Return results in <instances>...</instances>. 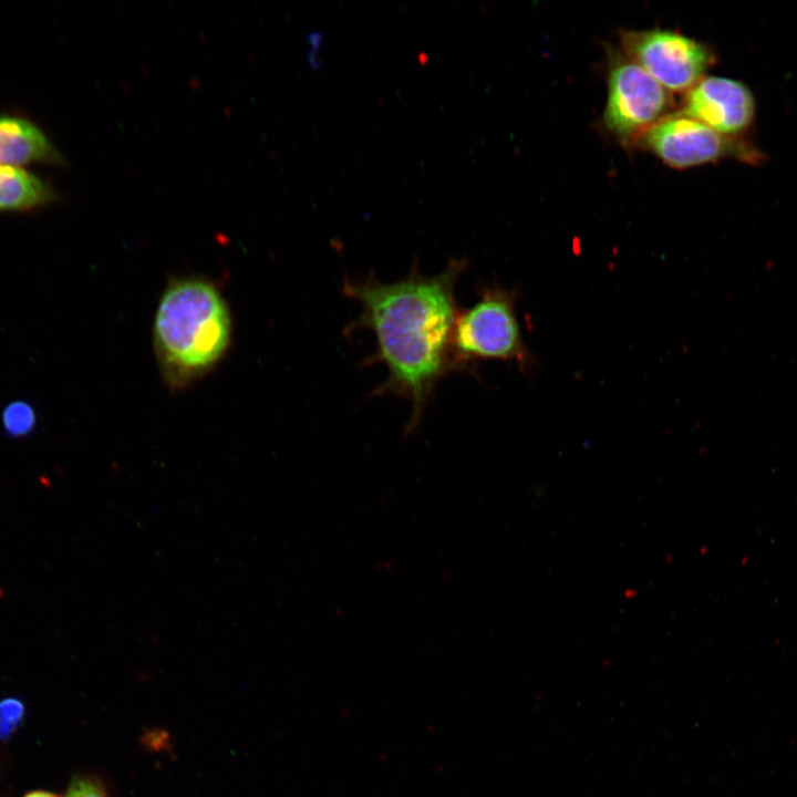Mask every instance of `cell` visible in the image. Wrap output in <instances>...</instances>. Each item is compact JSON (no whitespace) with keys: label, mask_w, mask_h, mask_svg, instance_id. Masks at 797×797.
I'll use <instances>...</instances> for the list:
<instances>
[{"label":"cell","mask_w":797,"mask_h":797,"mask_svg":"<svg viewBox=\"0 0 797 797\" xmlns=\"http://www.w3.org/2000/svg\"><path fill=\"white\" fill-rule=\"evenodd\" d=\"M467 267L466 258H453L441 272L424 276L414 262L405 277L393 282L370 273L358 280L345 277L342 283L343 294L361 306L344 334L359 329L372 332L375 351L365 364H383L387 376L371 395L390 394L410 403L405 435L418 427L439 381L457 372L452 358L459 311L456 286Z\"/></svg>","instance_id":"obj_1"},{"label":"cell","mask_w":797,"mask_h":797,"mask_svg":"<svg viewBox=\"0 0 797 797\" xmlns=\"http://www.w3.org/2000/svg\"><path fill=\"white\" fill-rule=\"evenodd\" d=\"M231 317L218 287L201 277L172 281L161 296L153 340L162 374L184 387L213 370L231 340Z\"/></svg>","instance_id":"obj_2"},{"label":"cell","mask_w":797,"mask_h":797,"mask_svg":"<svg viewBox=\"0 0 797 797\" xmlns=\"http://www.w3.org/2000/svg\"><path fill=\"white\" fill-rule=\"evenodd\" d=\"M517 292L482 284L477 300L459 309L452 333V358L457 372L474 373L477 362H513L521 371L534 365L516 313Z\"/></svg>","instance_id":"obj_3"},{"label":"cell","mask_w":797,"mask_h":797,"mask_svg":"<svg viewBox=\"0 0 797 797\" xmlns=\"http://www.w3.org/2000/svg\"><path fill=\"white\" fill-rule=\"evenodd\" d=\"M621 43L625 56L667 91H689L713 62L706 45L671 30L623 31Z\"/></svg>","instance_id":"obj_4"},{"label":"cell","mask_w":797,"mask_h":797,"mask_svg":"<svg viewBox=\"0 0 797 797\" xmlns=\"http://www.w3.org/2000/svg\"><path fill=\"white\" fill-rule=\"evenodd\" d=\"M669 106V91L640 65L625 55L612 61L603 112L604 125L611 133L621 139L643 134Z\"/></svg>","instance_id":"obj_5"},{"label":"cell","mask_w":797,"mask_h":797,"mask_svg":"<svg viewBox=\"0 0 797 797\" xmlns=\"http://www.w3.org/2000/svg\"><path fill=\"white\" fill-rule=\"evenodd\" d=\"M642 142L666 165L687 168L729 155L728 137L683 113L664 115L642 134Z\"/></svg>","instance_id":"obj_6"},{"label":"cell","mask_w":797,"mask_h":797,"mask_svg":"<svg viewBox=\"0 0 797 797\" xmlns=\"http://www.w3.org/2000/svg\"><path fill=\"white\" fill-rule=\"evenodd\" d=\"M721 135L744 132L755 116L751 90L739 81L704 76L686 93L681 112Z\"/></svg>","instance_id":"obj_7"},{"label":"cell","mask_w":797,"mask_h":797,"mask_svg":"<svg viewBox=\"0 0 797 797\" xmlns=\"http://www.w3.org/2000/svg\"><path fill=\"white\" fill-rule=\"evenodd\" d=\"M63 158L46 135L32 122L0 115V164L18 166L31 163L63 164Z\"/></svg>","instance_id":"obj_8"},{"label":"cell","mask_w":797,"mask_h":797,"mask_svg":"<svg viewBox=\"0 0 797 797\" xmlns=\"http://www.w3.org/2000/svg\"><path fill=\"white\" fill-rule=\"evenodd\" d=\"M56 199L50 185L17 166L0 164V210L25 211Z\"/></svg>","instance_id":"obj_9"},{"label":"cell","mask_w":797,"mask_h":797,"mask_svg":"<svg viewBox=\"0 0 797 797\" xmlns=\"http://www.w3.org/2000/svg\"><path fill=\"white\" fill-rule=\"evenodd\" d=\"M2 424L9 436H23L33 429L35 413L29 404L24 402H13L3 411Z\"/></svg>","instance_id":"obj_10"},{"label":"cell","mask_w":797,"mask_h":797,"mask_svg":"<svg viewBox=\"0 0 797 797\" xmlns=\"http://www.w3.org/2000/svg\"><path fill=\"white\" fill-rule=\"evenodd\" d=\"M25 715L22 701L7 697L0 701V738L8 741L21 726Z\"/></svg>","instance_id":"obj_11"},{"label":"cell","mask_w":797,"mask_h":797,"mask_svg":"<svg viewBox=\"0 0 797 797\" xmlns=\"http://www.w3.org/2000/svg\"><path fill=\"white\" fill-rule=\"evenodd\" d=\"M65 797H107L102 783L92 777L73 778Z\"/></svg>","instance_id":"obj_12"},{"label":"cell","mask_w":797,"mask_h":797,"mask_svg":"<svg viewBox=\"0 0 797 797\" xmlns=\"http://www.w3.org/2000/svg\"><path fill=\"white\" fill-rule=\"evenodd\" d=\"M24 797H61L60 795H56L54 793L44 791V790H34L28 793Z\"/></svg>","instance_id":"obj_13"}]
</instances>
